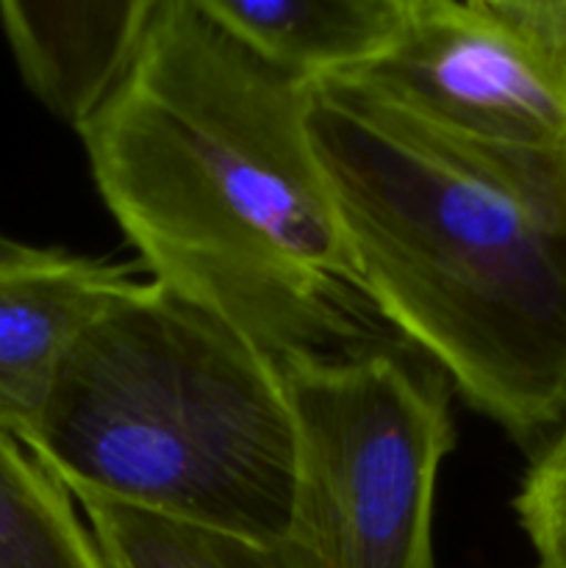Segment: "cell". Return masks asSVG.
<instances>
[{"instance_id": "11", "label": "cell", "mask_w": 566, "mask_h": 568, "mask_svg": "<svg viewBox=\"0 0 566 568\" xmlns=\"http://www.w3.org/2000/svg\"><path fill=\"white\" fill-rule=\"evenodd\" d=\"M514 510L538 566L566 568V419L533 453Z\"/></svg>"}, {"instance_id": "6", "label": "cell", "mask_w": 566, "mask_h": 568, "mask_svg": "<svg viewBox=\"0 0 566 568\" xmlns=\"http://www.w3.org/2000/svg\"><path fill=\"white\" fill-rule=\"evenodd\" d=\"M137 283L131 266L64 250L0 272V430L26 442L75 338Z\"/></svg>"}, {"instance_id": "7", "label": "cell", "mask_w": 566, "mask_h": 568, "mask_svg": "<svg viewBox=\"0 0 566 568\" xmlns=\"http://www.w3.org/2000/svg\"><path fill=\"white\" fill-rule=\"evenodd\" d=\"M159 0L0 3V28L33 98L81 131L131 67Z\"/></svg>"}, {"instance_id": "13", "label": "cell", "mask_w": 566, "mask_h": 568, "mask_svg": "<svg viewBox=\"0 0 566 568\" xmlns=\"http://www.w3.org/2000/svg\"><path fill=\"white\" fill-rule=\"evenodd\" d=\"M536 568H544V566H536Z\"/></svg>"}, {"instance_id": "8", "label": "cell", "mask_w": 566, "mask_h": 568, "mask_svg": "<svg viewBox=\"0 0 566 568\" xmlns=\"http://www.w3.org/2000/svg\"><path fill=\"white\" fill-rule=\"evenodd\" d=\"M203 9L272 67L316 83L381 59L411 0H203Z\"/></svg>"}, {"instance_id": "5", "label": "cell", "mask_w": 566, "mask_h": 568, "mask_svg": "<svg viewBox=\"0 0 566 568\" xmlns=\"http://www.w3.org/2000/svg\"><path fill=\"white\" fill-rule=\"evenodd\" d=\"M336 81L453 142L566 175V53L503 0H411L392 48Z\"/></svg>"}, {"instance_id": "12", "label": "cell", "mask_w": 566, "mask_h": 568, "mask_svg": "<svg viewBox=\"0 0 566 568\" xmlns=\"http://www.w3.org/2000/svg\"><path fill=\"white\" fill-rule=\"evenodd\" d=\"M50 250L42 247H31V244L14 242V239L0 236V272L9 270H20V266L37 264V261L48 258Z\"/></svg>"}, {"instance_id": "1", "label": "cell", "mask_w": 566, "mask_h": 568, "mask_svg": "<svg viewBox=\"0 0 566 568\" xmlns=\"http://www.w3.org/2000/svg\"><path fill=\"white\" fill-rule=\"evenodd\" d=\"M309 100V81L255 55L203 0H159L128 72L78 131L150 281L277 369L403 344L361 292Z\"/></svg>"}, {"instance_id": "4", "label": "cell", "mask_w": 566, "mask_h": 568, "mask_svg": "<svg viewBox=\"0 0 566 568\" xmlns=\"http://www.w3.org/2000/svg\"><path fill=\"white\" fill-rule=\"evenodd\" d=\"M297 436L281 568H436L433 499L455 447L447 377L411 347L281 369Z\"/></svg>"}, {"instance_id": "3", "label": "cell", "mask_w": 566, "mask_h": 568, "mask_svg": "<svg viewBox=\"0 0 566 568\" xmlns=\"http://www.w3.org/2000/svg\"><path fill=\"white\" fill-rule=\"evenodd\" d=\"M22 447L72 494L275 549L297 469L281 369L155 281L105 305Z\"/></svg>"}, {"instance_id": "9", "label": "cell", "mask_w": 566, "mask_h": 568, "mask_svg": "<svg viewBox=\"0 0 566 568\" xmlns=\"http://www.w3.org/2000/svg\"><path fill=\"white\" fill-rule=\"evenodd\" d=\"M0 568H105L72 494L3 430Z\"/></svg>"}, {"instance_id": "10", "label": "cell", "mask_w": 566, "mask_h": 568, "mask_svg": "<svg viewBox=\"0 0 566 568\" xmlns=\"http://www.w3.org/2000/svg\"><path fill=\"white\" fill-rule=\"evenodd\" d=\"M105 568H281L272 549L105 499H75Z\"/></svg>"}, {"instance_id": "2", "label": "cell", "mask_w": 566, "mask_h": 568, "mask_svg": "<svg viewBox=\"0 0 566 568\" xmlns=\"http://www.w3.org/2000/svg\"><path fill=\"white\" fill-rule=\"evenodd\" d=\"M309 133L361 292L461 397L536 453L566 419V175L453 142L347 81Z\"/></svg>"}]
</instances>
